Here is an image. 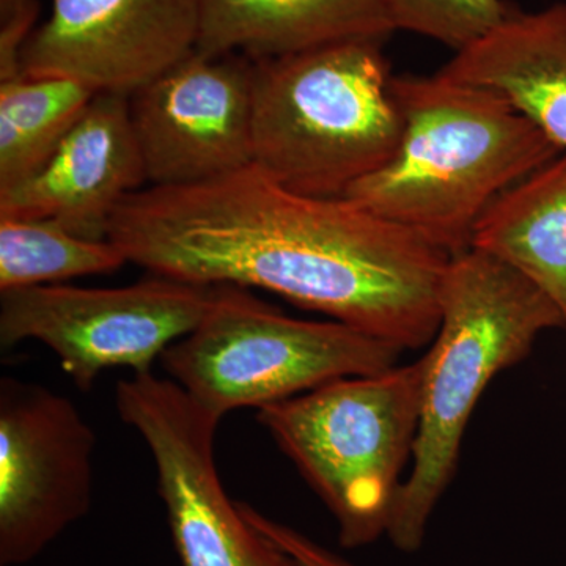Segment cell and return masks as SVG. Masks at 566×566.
<instances>
[{"label":"cell","instance_id":"20","mask_svg":"<svg viewBox=\"0 0 566 566\" xmlns=\"http://www.w3.org/2000/svg\"><path fill=\"white\" fill-rule=\"evenodd\" d=\"M39 14V0H31L24 9L0 21V81L21 76V51L35 31Z\"/></svg>","mask_w":566,"mask_h":566},{"label":"cell","instance_id":"14","mask_svg":"<svg viewBox=\"0 0 566 566\" xmlns=\"http://www.w3.org/2000/svg\"><path fill=\"white\" fill-rule=\"evenodd\" d=\"M395 32L385 0H203L197 51L252 61L353 43H386Z\"/></svg>","mask_w":566,"mask_h":566},{"label":"cell","instance_id":"18","mask_svg":"<svg viewBox=\"0 0 566 566\" xmlns=\"http://www.w3.org/2000/svg\"><path fill=\"white\" fill-rule=\"evenodd\" d=\"M395 31L419 33L461 51L516 10L505 0H385Z\"/></svg>","mask_w":566,"mask_h":566},{"label":"cell","instance_id":"16","mask_svg":"<svg viewBox=\"0 0 566 566\" xmlns=\"http://www.w3.org/2000/svg\"><path fill=\"white\" fill-rule=\"evenodd\" d=\"M95 95L69 77L0 81V192L39 172Z\"/></svg>","mask_w":566,"mask_h":566},{"label":"cell","instance_id":"10","mask_svg":"<svg viewBox=\"0 0 566 566\" xmlns=\"http://www.w3.org/2000/svg\"><path fill=\"white\" fill-rule=\"evenodd\" d=\"M255 61L193 51L129 95L147 185L182 188L253 164Z\"/></svg>","mask_w":566,"mask_h":566},{"label":"cell","instance_id":"21","mask_svg":"<svg viewBox=\"0 0 566 566\" xmlns=\"http://www.w3.org/2000/svg\"><path fill=\"white\" fill-rule=\"evenodd\" d=\"M31 0H0V21L7 20L18 10L24 9Z\"/></svg>","mask_w":566,"mask_h":566},{"label":"cell","instance_id":"12","mask_svg":"<svg viewBox=\"0 0 566 566\" xmlns=\"http://www.w3.org/2000/svg\"><path fill=\"white\" fill-rule=\"evenodd\" d=\"M147 185L129 96L96 93L54 155L0 192V216L51 219L87 240H109L112 218Z\"/></svg>","mask_w":566,"mask_h":566},{"label":"cell","instance_id":"13","mask_svg":"<svg viewBox=\"0 0 566 566\" xmlns=\"http://www.w3.org/2000/svg\"><path fill=\"white\" fill-rule=\"evenodd\" d=\"M439 73L501 96L566 151V2L516 9Z\"/></svg>","mask_w":566,"mask_h":566},{"label":"cell","instance_id":"11","mask_svg":"<svg viewBox=\"0 0 566 566\" xmlns=\"http://www.w3.org/2000/svg\"><path fill=\"white\" fill-rule=\"evenodd\" d=\"M203 0H52L21 51L24 76L129 96L197 51Z\"/></svg>","mask_w":566,"mask_h":566},{"label":"cell","instance_id":"19","mask_svg":"<svg viewBox=\"0 0 566 566\" xmlns=\"http://www.w3.org/2000/svg\"><path fill=\"white\" fill-rule=\"evenodd\" d=\"M238 509L253 527L283 547L290 556L300 562L301 566H357L326 546L319 545L303 532L264 516L245 502H238Z\"/></svg>","mask_w":566,"mask_h":566},{"label":"cell","instance_id":"7","mask_svg":"<svg viewBox=\"0 0 566 566\" xmlns=\"http://www.w3.org/2000/svg\"><path fill=\"white\" fill-rule=\"evenodd\" d=\"M218 286L153 274L117 289L40 285L0 292V344L51 349L88 392L103 371H153L166 349L191 334L214 304Z\"/></svg>","mask_w":566,"mask_h":566},{"label":"cell","instance_id":"2","mask_svg":"<svg viewBox=\"0 0 566 566\" xmlns=\"http://www.w3.org/2000/svg\"><path fill=\"white\" fill-rule=\"evenodd\" d=\"M392 92L400 145L344 197L452 255L471 249L476 223L502 193L562 153L485 88L438 73L394 77Z\"/></svg>","mask_w":566,"mask_h":566},{"label":"cell","instance_id":"9","mask_svg":"<svg viewBox=\"0 0 566 566\" xmlns=\"http://www.w3.org/2000/svg\"><path fill=\"white\" fill-rule=\"evenodd\" d=\"M95 447L69 398L0 379V566L28 564L87 515Z\"/></svg>","mask_w":566,"mask_h":566},{"label":"cell","instance_id":"8","mask_svg":"<svg viewBox=\"0 0 566 566\" xmlns=\"http://www.w3.org/2000/svg\"><path fill=\"white\" fill-rule=\"evenodd\" d=\"M115 408L150 450L181 566H301L223 490L214 461L218 417L153 371L118 381Z\"/></svg>","mask_w":566,"mask_h":566},{"label":"cell","instance_id":"3","mask_svg":"<svg viewBox=\"0 0 566 566\" xmlns=\"http://www.w3.org/2000/svg\"><path fill=\"white\" fill-rule=\"evenodd\" d=\"M566 329L557 305L512 266L476 249L457 253L441 293V318L422 363L419 431L398 491L389 536L412 554L455 479L469 420L491 381L526 359L536 338Z\"/></svg>","mask_w":566,"mask_h":566},{"label":"cell","instance_id":"6","mask_svg":"<svg viewBox=\"0 0 566 566\" xmlns=\"http://www.w3.org/2000/svg\"><path fill=\"white\" fill-rule=\"evenodd\" d=\"M216 286L202 323L169 346L159 363L167 378L219 420L335 379L381 374L403 353L348 324L294 318L251 290Z\"/></svg>","mask_w":566,"mask_h":566},{"label":"cell","instance_id":"1","mask_svg":"<svg viewBox=\"0 0 566 566\" xmlns=\"http://www.w3.org/2000/svg\"><path fill=\"white\" fill-rule=\"evenodd\" d=\"M107 238L151 274L266 290L403 352L433 340L453 256L345 197L290 191L255 164L132 193Z\"/></svg>","mask_w":566,"mask_h":566},{"label":"cell","instance_id":"17","mask_svg":"<svg viewBox=\"0 0 566 566\" xmlns=\"http://www.w3.org/2000/svg\"><path fill=\"white\" fill-rule=\"evenodd\" d=\"M128 263L111 240H87L51 219L0 216V292L114 273Z\"/></svg>","mask_w":566,"mask_h":566},{"label":"cell","instance_id":"15","mask_svg":"<svg viewBox=\"0 0 566 566\" xmlns=\"http://www.w3.org/2000/svg\"><path fill=\"white\" fill-rule=\"evenodd\" d=\"M471 248L535 283L566 323V151L491 205Z\"/></svg>","mask_w":566,"mask_h":566},{"label":"cell","instance_id":"4","mask_svg":"<svg viewBox=\"0 0 566 566\" xmlns=\"http://www.w3.org/2000/svg\"><path fill=\"white\" fill-rule=\"evenodd\" d=\"M385 43L255 61L253 164L290 191L344 197L394 158L403 118Z\"/></svg>","mask_w":566,"mask_h":566},{"label":"cell","instance_id":"5","mask_svg":"<svg viewBox=\"0 0 566 566\" xmlns=\"http://www.w3.org/2000/svg\"><path fill=\"white\" fill-rule=\"evenodd\" d=\"M422 363L349 376L256 409L334 516L344 547L387 534L419 431Z\"/></svg>","mask_w":566,"mask_h":566}]
</instances>
